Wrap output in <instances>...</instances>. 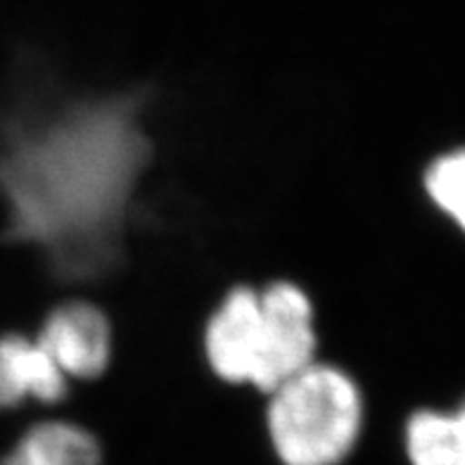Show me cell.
<instances>
[{"mask_svg":"<svg viewBox=\"0 0 465 465\" xmlns=\"http://www.w3.org/2000/svg\"><path fill=\"white\" fill-rule=\"evenodd\" d=\"M150 160L134 98L72 104L0 138L3 235L62 276L107 266Z\"/></svg>","mask_w":465,"mask_h":465,"instance_id":"obj_1","label":"cell"},{"mask_svg":"<svg viewBox=\"0 0 465 465\" xmlns=\"http://www.w3.org/2000/svg\"><path fill=\"white\" fill-rule=\"evenodd\" d=\"M363 416L354 380L313 361L269 394L266 432L281 465H342L361 440Z\"/></svg>","mask_w":465,"mask_h":465,"instance_id":"obj_2","label":"cell"},{"mask_svg":"<svg viewBox=\"0 0 465 465\" xmlns=\"http://www.w3.org/2000/svg\"><path fill=\"white\" fill-rule=\"evenodd\" d=\"M259 363L252 387L271 394L316 361V312L309 294L288 281H276L259 290Z\"/></svg>","mask_w":465,"mask_h":465,"instance_id":"obj_3","label":"cell"},{"mask_svg":"<svg viewBox=\"0 0 465 465\" xmlns=\"http://www.w3.org/2000/svg\"><path fill=\"white\" fill-rule=\"evenodd\" d=\"M64 378L95 380L112 359V325L91 302H64L45 316L34 335Z\"/></svg>","mask_w":465,"mask_h":465,"instance_id":"obj_4","label":"cell"},{"mask_svg":"<svg viewBox=\"0 0 465 465\" xmlns=\"http://www.w3.org/2000/svg\"><path fill=\"white\" fill-rule=\"evenodd\" d=\"M259 290L238 285L221 300L204 325V359L228 385H254L259 363Z\"/></svg>","mask_w":465,"mask_h":465,"instance_id":"obj_5","label":"cell"},{"mask_svg":"<svg viewBox=\"0 0 465 465\" xmlns=\"http://www.w3.org/2000/svg\"><path fill=\"white\" fill-rule=\"evenodd\" d=\"M64 394L67 378L34 337L0 335V411H13L31 399L55 404Z\"/></svg>","mask_w":465,"mask_h":465,"instance_id":"obj_6","label":"cell"},{"mask_svg":"<svg viewBox=\"0 0 465 465\" xmlns=\"http://www.w3.org/2000/svg\"><path fill=\"white\" fill-rule=\"evenodd\" d=\"M406 465H465V392L449 406H418L401 425Z\"/></svg>","mask_w":465,"mask_h":465,"instance_id":"obj_7","label":"cell"},{"mask_svg":"<svg viewBox=\"0 0 465 465\" xmlns=\"http://www.w3.org/2000/svg\"><path fill=\"white\" fill-rule=\"evenodd\" d=\"M0 465H103V447L79 422L44 420L15 441Z\"/></svg>","mask_w":465,"mask_h":465,"instance_id":"obj_8","label":"cell"},{"mask_svg":"<svg viewBox=\"0 0 465 465\" xmlns=\"http://www.w3.org/2000/svg\"><path fill=\"white\" fill-rule=\"evenodd\" d=\"M425 203L465 240V143H451L430 154L420 172Z\"/></svg>","mask_w":465,"mask_h":465,"instance_id":"obj_9","label":"cell"}]
</instances>
